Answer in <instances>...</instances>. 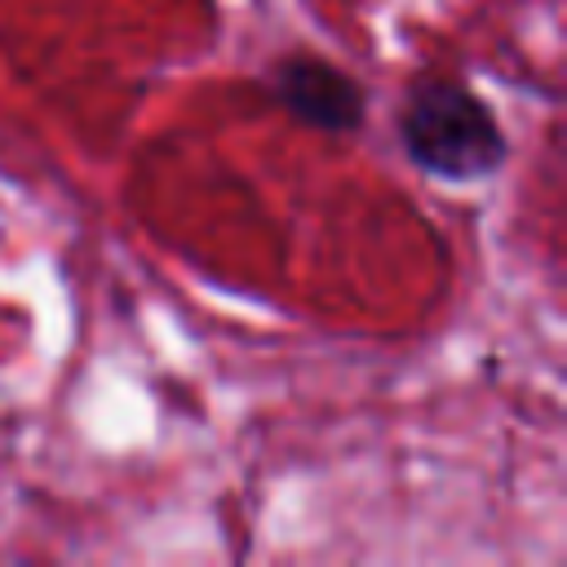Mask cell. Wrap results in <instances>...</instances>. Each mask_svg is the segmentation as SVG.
Masks as SVG:
<instances>
[{
	"instance_id": "6da1fadb",
	"label": "cell",
	"mask_w": 567,
	"mask_h": 567,
	"mask_svg": "<svg viewBox=\"0 0 567 567\" xmlns=\"http://www.w3.org/2000/svg\"><path fill=\"white\" fill-rule=\"evenodd\" d=\"M399 146L434 182H483L505 155V128L492 106L452 75H416L399 106Z\"/></svg>"
},
{
	"instance_id": "7a4b0ae2",
	"label": "cell",
	"mask_w": 567,
	"mask_h": 567,
	"mask_svg": "<svg viewBox=\"0 0 567 567\" xmlns=\"http://www.w3.org/2000/svg\"><path fill=\"white\" fill-rule=\"evenodd\" d=\"M266 93L297 124L332 133V137L359 133L368 120V89L359 84V75H350L346 66L310 49L275 58L266 71Z\"/></svg>"
}]
</instances>
